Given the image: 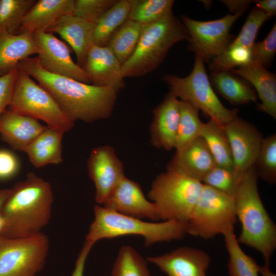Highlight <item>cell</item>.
Here are the masks:
<instances>
[{
	"instance_id": "obj_1",
	"label": "cell",
	"mask_w": 276,
	"mask_h": 276,
	"mask_svg": "<svg viewBox=\"0 0 276 276\" xmlns=\"http://www.w3.org/2000/svg\"><path fill=\"white\" fill-rule=\"evenodd\" d=\"M17 68L44 87L74 122L93 123L109 118L113 112L118 91L112 88L51 73L40 65L37 57L23 60Z\"/></svg>"
},
{
	"instance_id": "obj_2",
	"label": "cell",
	"mask_w": 276,
	"mask_h": 276,
	"mask_svg": "<svg viewBox=\"0 0 276 276\" xmlns=\"http://www.w3.org/2000/svg\"><path fill=\"white\" fill-rule=\"evenodd\" d=\"M54 195L51 184L33 172L16 183L2 209L1 237L22 238L41 233L52 217Z\"/></svg>"
},
{
	"instance_id": "obj_3",
	"label": "cell",
	"mask_w": 276,
	"mask_h": 276,
	"mask_svg": "<svg viewBox=\"0 0 276 276\" xmlns=\"http://www.w3.org/2000/svg\"><path fill=\"white\" fill-rule=\"evenodd\" d=\"M258 175L254 165L245 171L234 196L235 212L241 223L237 241L259 251L265 265L270 266L276 248V225L261 199L258 187Z\"/></svg>"
},
{
	"instance_id": "obj_4",
	"label": "cell",
	"mask_w": 276,
	"mask_h": 276,
	"mask_svg": "<svg viewBox=\"0 0 276 276\" xmlns=\"http://www.w3.org/2000/svg\"><path fill=\"white\" fill-rule=\"evenodd\" d=\"M95 218L85 240L95 243L101 239L127 235L143 237L146 246L160 242L179 240L187 234V223L174 220L150 222L124 215L104 206H94Z\"/></svg>"
},
{
	"instance_id": "obj_5",
	"label": "cell",
	"mask_w": 276,
	"mask_h": 276,
	"mask_svg": "<svg viewBox=\"0 0 276 276\" xmlns=\"http://www.w3.org/2000/svg\"><path fill=\"white\" fill-rule=\"evenodd\" d=\"M188 38L186 28L173 13L142 25L134 51L122 64L124 78L143 76L151 72L161 64L174 44Z\"/></svg>"
},
{
	"instance_id": "obj_6",
	"label": "cell",
	"mask_w": 276,
	"mask_h": 276,
	"mask_svg": "<svg viewBox=\"0 0 276 276\" xmlns=\"http://www.w3.org/2000/svg\"><path fill=\"white\" fill-rule=\"evenodd\" d=\"M204 62L195 56L189 75L180 77L166 75L163 80L179 100L191 104L222 126L237 117V109H229L221 102L210 82Z\"/></svg>"
},
{
	"instance_id": "obj_7",
	"label": "cell",
	"mask_w": 276,
	"mask_h": 276,
	"mask_svg": "<svg viewBox=\"0 0 276 276\" xmlns=\"http://www.w3.org/2000/svg\"><path fill=\"white\" fill-rule=\"evenodd\" d=\"M202 186L199 180L167 170L153 180L148 197L157 206L162 220L187 223Z\"/></svg>"
},
{
	"instance_id": "obj_8",
	"label": "cell",
	"mask_w": 276,
	"mask_h": 276,
	"mask_svg": "<svg viewBox=\"0 0 276 276\" xmlns=\"http://www.w3.org/2000/svg\"><path fill=\"white\" fill-rule=\"evenodd\" d=\"M8 108L42 120L47 126L64 133L74 125L75 122L63 113L51 95L28 74L18 69Z\"/></svg>"
},
{
	"instance_id": "obj_9",
	"label": "cell",
	"mask_w": 276,
	"mask_h": 276,
	"mask_svg": "<svg viewBox=\"0 0 276 276\" xmlns=\"http://www.w3.org/2000/svg\"><path fill=\"white\" fill-rule=\"evenodd\" d=\"M237 220L234 197L203 184L187 222V232L209 239L234 229Z\"/></svg>"
},
{
	"instance_id": "obj_10",
	"label": "cell",
	"mask_w": 276,
	"mask_h": 276,
	"mask_svg": "<svg viewBox=\"0 0 276 276\" xmlns=\"http://www.w3.org/2000/svg\"><path fill=\"white\" fill-rule=\"evenodd\" d=\"M49 239L42 232L22 238H0V276H36L43 268Z\"/></svg>"
},
{
	"instance_id": "obj_11",
	"label": "cell",
	"mask_w": 276,
	"mask_h": 276,
	"mask_svg": "<svg viewBox=\"0 0 276 276\" xmlns=\"http://www.w3.org/2000/svg\"><path fill=\"white\" fill-rule=\"evenodd\" d=\"M242 14H227L209 21H199L182 15L181 21L189 35V50L195 53L204 63H210L232 42L231 28Z\"/></svg>"
},
{
	"instance_id": "obj_12",
	"label": "cell",
	"mask_w": 276,
	"mask_h": 276,
	"mask_svg": "<svg viewBox=\"0 0 276 276\" xmlns=\"http://www.w3.org/2000/svg\"><path fill=\"white\" fill-rule=\"evenodd\" d=\"M39 53L37 57L40 65L47 71L90 84L84 71L71 56L68 46L53 33L38 31L33 33Z\"/></svg>"
},
{
	"instance_id": "obj_13",
	"label": "cell",
	"mask_w": 276,
	"mask_h": 276,
	"mask_svg": "<svg viewBox=\"0 0 276 276\" xmlns=\"http://www.w3.org/2000/svg\"><path fill=\"white\" fill-rule=\"evenodd\" d=\"M223 127L229 143L234 170L241 177L254 165L264 138L255 125L238 116Z\"/></svg>"
},
{
	"instance_id": "obj_14",
	"label": "cell",
	"mask_w": 276,
	"mask_h": 276,
	"mask_svg": "<svg viewBox=\"0 0 276 276\" xmlns=\"http://www.w3.org/2000/svg\"><path fill=\"white\" fill-rule=\"evenodd\" d=\"M88 175L95 184V200L103 204L119 181L125 176L124 166L113 147L93 149L87 162Z\"/></svg>"
},
{
	"instance_id": "obj_15",
	"label": "cell",
	"mask_w": 276,
	"mask_h": 276,
	"mask_svg": "<svg viewBox=\"0 0 276 276\" xmlns=\"http://www.w3.org/2000/svg\"><path fill=\"white\" fill-rule=\"evenodd\" d=\"M103 204L107 209L137 218L161 219L157 206L146 198L140 185L125 176Z\"/></svg>"
},
{
	"instance_id": "obj_16",
	"label": "cell",
	"mask_w": 276,
	"mask_h": 276,
	"mask_svg": "<svg viewBox=\"0 0 276 276\" xmlns=\"http://www.w3.org/2000/svg\"><path fill=\"white\" fill-rule=\"evenodd\" d=\"M147 260L167 276H207L211 262L207 252L189 246L180 247L158 256L148 257Z\"/></svg>"
},
{
	"instance_id": "obj_17",
	"label": "cell",
	"mask_w": 276,
	"mask_h": 276,
	"mask_svg": "<svg viewBox=\"0 0 276 276\" xmlns=\"http://www.w3.org/2000/svg\"><path fill=\"white\" fill-rule=\"evenodd\" d=\"M122 66L106 46L94 44L88 52L83 69L92 84L110 87L119 92L125 86Z\"/></svg>"
},
{
	"instance_id": "obj_18",
	"label": "cell",
	"mask_w": 276,
	"mask_h": 276,
	"mask_svg": "<svg viewBox=\"0 0 276 276\" xmlns=\"http://www.w3.org/2000/svg\"><path fill=\"white\" fill-rule=\"evenodd\" d=\"M180 100L169 93L153 110L150 127L151 143L157 148H174L179 119Z\"/></svg>"
},
{
	"instance_id": "obj_19",
	"label": "cell",
	"mask_w": 276,
	"mask_h": 276,
	"mask_svg": "<svg viewBox=\"0 0 276 276\" xmlns=\"http://www.w3.org/2000/svg\"><path fill=\"white\" fill-rule=\"evenodd\" d=\"M216 166L205 142L199 136L182 150L176 151L167 169L201 182Z\"/></svg>"
},
{
	"instance_id": "obj_20",
	"label": "cell",
	"mask_w": 276,
	"mask_h": 276,
	"mask_svg": "<svg viewBox=\"0 0 276 276\" xmlns=\"http://www.w3.org/2000/svg\"><path fill=\"white\" fill-rule=\"evenodd\" d=\"M95 25L75 15H66L45 31L57 33L67 42L76 54L77 63L83 68L88 52L94 44Z\"/></svg>"
},
{
	"instance_id": "obj_21",
	"label": "cell",
	"mask_w": 276,
	"mask_h": 276,
	"mask_svg": "<svg viewBox=\"0 0 276 276\" xmlns=\"http://www.w3.org/2000/svg\"><path fill=\"white\" fill-rule=\"evenodd\" d=\"M46 127L38 120L9 108L0 116L1 139L15 150L25 152Z\"/></svg>"
},
{
	"instance_id": "obj_22",
	"label": "cell",
	"mask_w": 276,
	"mask_h": 276,
	"mask_svg": "<svg viewBox=\"0 0 276 276\" xmlns=\"http://www.w3.org/2000/svg\"><path fill=\"white\" fill-rule=\"evenodd\" d=\"M75 0H39L26 14L18 33L45 31L62 16L74 15Z\"/></svg>"
},
{
	"instance_id": "obj_23",
	"label": "cell",
	"mask_w": 276,
	"mask_h": 276,
	"mask_svg": "<svg viewBox=\"0 0 276 276\" xmlns=\"http://www.w3.org/2000/svg\"><path fill=\"white\" fill-rule=\"evenodd\" d=\"M231 72L252 85L261 101L258 104V109L275 119V74L252 61L238 68L233 69Z\"/></svg>"
},
{
	"instance_id": "obj_24",
	"label": "cell",
	"mask_w": 276,
	"mask_h": 276,
	"mask_svg": "<svg viewBox=\"0 0 276 276\" xmlns=\"http://www.w3.org/2000/svg\"><path fill=\"white\" fill-rule=\"evenodd\" d=\"M38 53L33 34H0V76L17 68L21 61Z\"/></svg>"
},
{
	"instance_id": "obj_25",
	"label": "cell",
	"mask_w": 276,
	"mask_h": 276,
	"mask_svg": "<svg viewBox=\"0 0 276 276\" xmlns=\"http://www.w3.org/2000/svg\"><path fill=\"white\" fill-rule=\"evenodd\" d=\"M64 133L47 126L25 151L36 168L58 165L62 161V141Z\"/></svg>"
},
{
	"instance_id": "obj_26",
	"label": "cell",
	"mask_w": 276,
	"mask_h": 276,
	"mask_svg": "<svg viewBox=\"0 0 276 276\" xmlns=\"http://www.w3.org/2000/svg\"><path fill=\"white\" fill-rule=\"evenodd\" d=\"M209 79L217 93L232 105L257 101V95L252 86L231 71L212 72Z\"/></svg>"
},
{
	"instance_id": "obj_27",
	"label": "cell",
	"mask_w": 276,
	"mask_h": 276,
	"mask_svg": "<svg viewBox=\"0 0 276 276\" xmlns=\"http://www.w3.org/2000/svg\"><path fill=\"white\" fill-rule=\"evenodd\" d=\"M200 136L205 142L217 166L234 169L229 143L223 126L210 119L203 123Z\"/></svg>"
},
{
	"instance_id": "obj_28",
	"label": "cell",
	"mask_w": 276,
	"mask_h": 276,
	"mask_svg": "<svg viewBox=\"0 0 276 276\" xmlns=\"http://www.w3.org/2000/svg\"><path fill=\"white\" fill-rule=\"evenodd\" d=\"M129 11L128 0L117 1L95 24L94 44L106 46L113 33L128 19Z\"/></svg>"
},
{
	"instance_id": "obj_29",
	"label": "cell",
	"mask_w": 276,
	"mask_h": 276,
	"mask_svg": "<svg viewBox=\"0 0 276 276\" xmlns=\"http://www.w3.org/2000/svg\"><path fill=\"white\" fill-rule=\"evenodd\" d=\"M223 236L228 254L227 267L229 276H259L260 266L242 249L234 229L229 230Z\"/></svg>"
},
{
	"instance_id": "obj_30",
	"label": "cell",
	"mask_w": 276,
	"mask_h": 276,
	"mask_svg": "<svg viewBox=\"0 0 276 276\" xmlns=\"http://www.w3.org/2000/svg\"><path fill=\"white\" fill-rule=\"evenodd\" d=\"M142 25L127 20L111 36L106 46L122 64L132 55L137 44Z\"/></svg>"
},
{
	"instance_id": "obj_31",
	"label": "cell",
	"mask_w": 276,
	"mask_h": 276,
	"mask_svg": "<svg viewBox=\"0 0 276 276\" xmlns=\"http://www.w3.org/2000/svg\"><path fill=\"white\" fill-rule=\"evenodd\" d=\"M198 112L199 110L191 104L180 100L179 119L174 146L176 151L182 150L200 136L203 123Z\"/></svg>"
},
{
	"instance_id": "obj_32",
	"label": "cell",
	"mask_w": 276,
	"mask_h": 276,
	"mask_svg": "<svg viewBox=\"0 0 276 276\" xmlns=\"http://www.w3.org/2000/svg\"><path fill=\"white\" fill-rule=\"evenodd\" d=\"M128 19L142 25L156 21L172 13L173 0H128Z\"/></svg>"
},
{
	"instance_id": "obj_33",
	"label": "cell",
	"mask_w": 276,
	"mask_h": 276,
	"mask_svg": "<svg viewBox=\"0 0 276 276\" xmlns=\"http://www.w3.org/2000/svg\"><path fill=\"white\" fill-rule=\"evenodd\" d=\"M35 0H0V34H17Z\"/></svg>"
},
{
	"instance_id": "obj_34",
	"label": "cell",
	"mask_w": 276,
	"mask_h": 276,
	"mask_svg": "<svg viewBox=\"0 0 276 276\" xmlns=\"http://www.w3.org/2000/svg\"><path fill=\"white\" fill-rule=\"evenodd\" d=\"M112 276H150L147 262L131 246L120 248L113 265Z\"/></svg>"
},
{
	"instance_id": "obj_35",
	"label": "cell",
	"mask_w": 276,
	"mask_h": 276,
	"mask_svg": "<svg viewBox=\"0 0 276 276\" xmlns=\"http://www.w3.org/2000/svg\"><path fill=\"white\" fill-rule=\"evenodd\" d=\"M254 166L258 176L270 184L276 181V134L264 138Z\"/></svg>"
},
{
	"instance_id": "obj_36",
	"label": "cell",
	"mask_w": 276,
	"mask_h": 276,
	"mask_svg": "<svg viewBox=\"0 0 276 276\" xmlns=\"http://www.w3.org/2000/svg\"><path fill=\"white\" fill-rule=\"evenodd\" d=\"M250 62L251 49L231 43L225 50L211 60L209 68L211 72L231 71Z\"/></svg>"
},
{
	"instance_id": "obj_37",
	"label": "cell",
	"mask_w": 276,
	"mask_h": 276,
	"mask_svg": "<svg viewBox=\"0 0 276 276\" xmlns=\"http://www.w3.org/2000/svg\"><path fill=\"white\" fill-rule=\"evenodd\" d=\"M241 177L236 174L234 169L216 165L206 174L201 182L204 185L234 197Z\"/></svg>"
},
{
	"instance_id": "obj_38",
	"label": "cell",
	"mask_w": 276,
	"mask_h": 276,
	"mask_svg": "<svg viewBox=\"0 0 276 276\" xmlns=\"http://www.w3.org/2000/svg\"><path fill=\"white\" fill-rule=\"evenodd\" d=\"M271 17L264 12L254 8L249 12L237 37L231 43L251 49L263 24Z\"/></svg>"
},
{
	"instance_id": "obj_39",
	"label": "cell",
	"mask_w": 276,
	"mask_h": 276,
	"mask_svg": "<svg viewBox=\"0 0 276 276\" xmlns=\"http://www.w3.org/2000/svg\"><path fill=\"white\" fill-rule=\"evenodd\" d=\"M117 0H75L74 15L96 24Z\"/></svg>"
},
{
	"instance_id": "obj_40",
	"label": "cell",
	"mask_w": 276,
	"mask_h": 276,
	"mask_svg": "<svg viewBox=\"0 0 276 276\" xmlns=\"http://www.w3.org/2000/svg\"><path fill=\"white\" fill-rule=\"evenodd\" d=\"M276 52V24L266 37L255 43L251 49V61L265 68L271 63Z\"/></svg>"
},
{
	"instance_id": "obj_41",
	"label": "cell",
	"mask_w": 276,
	"mask_h": 276,
	"mask_svg": "<svg viewBox=\"0 0 276 276\" xmlns=\"http://www.w3.org/2000/svg\"><path fill=\"white\" fill-rule=\"evenodd\" d=\"M20 162L12 151L0 149V180H7L13 178L18 173Z\"/></svg>"
},
{
	"instance_id": "obj_42",
	"label": "cell",
	"mask_w": 276,
	"mask_h": 276,
	"mask_svg": "<svg viewBox=\"0 0 276 276\" xmlns=\"http://www.w3.org/2000/svg\"><path fill=\"white\" fill-rule=\"evenodd\" d=\"M18 73V68L0 76V116L10 103Z\"/></svg>"
},
{
	"instance_id": "obj_43",
	"label": "cell",
	"mask_w": 276,
	"mask_h": 276,
	"mask_svg": "<svg viewBox=\"0 0 276 276\" xmlns=\"http://www.w3.org/2000/svg\"><path fill=\"white\" fill-rule=\"evenodd\" d=\"M95 244L85 240L76 259L75 268L71 276H84V272L87 257Z\"/></svg>"
},
{
	"instance_id": "obj_44",
	"label": "cell",
	"mask_w": 276,
	"mask_h": 276,
	"mask_svg": "<svg viewBox=\"0 0 276 276\" xmlns=\"http://www.w3.org/2000/svg\"><path fill=\"white\" fill-rule=\"evenodd\" d=\"M220 2L225 5L229 10L234 13H243L250 4L254 3V1L249 0H224Z\"/></svg>"
},
{
	"instance_id": "obj_45",
	"label": "cell",
	"mask_w": 276,
	"mask_h": 276,
	"mask_svg": "<svg viewBox=\"0 0 276 276\" xmlns=\"http://www.w3.org/2000/svg\"><path fill=\"white\" fill-rule=\"evenodd\" d=\"M256 7L260 9L270 17L275 15L276 14V1L275 0H258L254 1Z\"/></svg>"
},
{
	"instance_id": "obj_46",
	"label": "cell",
	"mask_w": 276,
	"mask_h": 276,
	"mask_svg": "<svg viewBox=\"0 0 276 276\" xmlns=\"http://www.w3.org/2000/svg\"><path fill=\"white\" fill-rule=\"evenodd\" d=\"M11 192V188L0 189V238L3 228L4 222L2 215V209L4 203Z\"/></svg>"
},
{
	"instance_id": "obj_47",
	"label": "cell",
	"mask_w": 276,
	"mask_h": 276,
	"mask_svg": "<svg viewBox=\"0 0 276 276\" xmlns=\"http://www.w3.org/2000/svg\"><path fill=\"white\" fill-rule=\"evenodd\" d=\"M270 266L264 265L260 266V273L262 276H276V274L270 270Z\"/></svg>"
}]
</instances>
